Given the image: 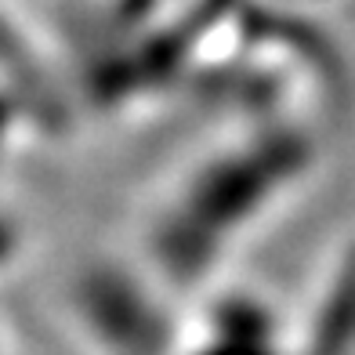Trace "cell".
<instances>
[{
  "instance_id": "cell-3",
  "label": "cell",
  "mask_w": 355,
  "mask_h": 355,
  "mask_svg": "<svg viewBox=\"0 0 355 355\" xmlns=\"http://www.w3.org/2000/svg\"><path fill=\"white\" fill-rule=\"evenodd\" d=\"M290 315L297 355H355V221L315 257Z\"/></svg>"
},
{
  "instance_id": "cell-1",
  "label": "cell",
  "mask_w": 355,
  "mask_h": 355,
  "mask_svg": "<svg viewBox=\"0 0 355 355\" xmlns=\"http://www.w3.org/2000/svg\"><path fill=\"white\" fill-rule=\"evenodd\" d=\"M319 178L309 116L229 109L141 178L116 250L171 304L243 276V257Z\"/></svg>"
},
{
  "instance_id": "cell-2",
  "label": "cell",
  "mask_w": 355,
  "mask_h": 355,
  "mask_svg": "<svg viewBox=\"0 0 355 355\" xmlns=\"http://www.w3.org/2000/svg\"><path fill=\"white\" fill-rule=\"evenodd\" d=\"M164 355H297L290 297L247 276L207 286L178 309Z\"/></svg>"
}]
</instances>
